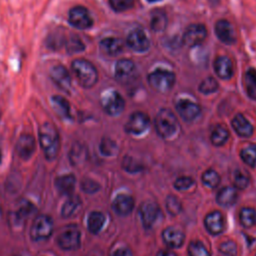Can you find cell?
Wrapping results in <instances>:
<instances>
[{"mask_svg": "<svg viewBox=\"0 0 256 256\" xmlns=\"http://www.w3.org/2000/svg\"><path fill=\"white\" fill-rule=\"evenodd\" d=\"M39 142L47 160H54L59 151V134L51 123H45L39 128Z\"/></svg>", "mask_w": 256, "mask_h": 256, "instance_id": "cell-1", "label": "cell"}, {"mask_svg": "<svg viewBox=\"0 0 256 256\" xmlns=\"http://www.w3.org/2000/svg\"><path fill=\"white\" fill-rule=\"evenodd\" d=\"M71 68L78 83L84 88L93 87L98 81V72L95 66L88 60L77 58L72 61Z\"/></svg>", "mask_w": 256, "mask_h": 256, "instance_id": "cell-2", "label": "cell"}, {"mask_svg": "<svg viewBox=\"0 0 256 256\" xmlns=\"http://www.w3.org/2000/svg\"><path fill=\"white\" fill-rule=\"evenodd\" d=\"M155 128L162 138H171L178 129L176 116L167 108L161 109L155 118Z\"/></svg>", "mask_w": 256, "mask_h": 256, "instance_id": "cell-3", "label": "cell"}, {"mask_svg": "<svg viewBox=\"0 0 256 256\" xmlns=\"http://www.w3.org/2000/svg\"><path fill=\"white\" fill-rule=\"evenodd\" d=\"M148 82L150 86L158 92L169 91L175 83L174 73L165 69H156L148 75Z\"/></svg>", "mask_w": 256, "mask_h": 256, "instance_id": "cell-4", "label": "cell"}, {"mask_svg": "<svg viewBox=\"0 0 256 256\" xmlns=\"http://www.w3.org/2000/svg\"><path fill=\"white\" fill-rule=\"evenodd\" d=\"M53 232V221L47 215L38 216L31 227V239L35 242L46 241Z\"/></svg>", "mask_w": 256, "mask_h": 256, "instance_id": "cell-5", "label": "cell"}, {"mask_svg": "<svg viewBox=\"0 0 256 256\" xmlns=\"http://www.w3.org/2000/svg\"><path fill=\"white\" fill-rule=\"evenodd\" d=\"M68 22L74 28L84 30L93 25V18L87 8L83 6H75L69 11Z\"/></svg>", "mask_w": 256, "mask_h": 256, "instance_id": "cell-6", "label": "cell"}, {"mask_svg": "<svg viewBox=\"0 0 256 256\" xmlns=\"http://www.w3.org/2000/svg\"><path fill=\"white\" fill-rule=\"evenodd\" d=\"M101 104L105 112L111 116H117L122 113L125 107V101L123 97L114 90L107 91L103 94Z\"/></svg>", "mask_w": 256, "mask_h": 256, "instance_id": "cell-7", "label": "cell"}, {"mask_svg": "<svg viewBox=\"0 0 256 256\" xmlns=\"http://www.w3.org/2000/svg\"><path fill=\"white\" fill-rule=\"evenodd\" d=\"M59 247L66 251L76 250L80 247L81 234L76 227H71L61 232L57 237Z\"/></svg>", "mask_w": 256, "mask_h": 256, "instance_id": "cell-8", "label": "cell"}, {"mask_svg": "<svg viewBox=\"0 0 256 256\" xmlns=\"http://www.w3.org/2000/svg\"><path fill=\"white\" fill-rule=\"evenodd\" d=\"M207 37V29L203 24L189 25L183 34V43L188 47H194L201 44Z\"/></svg>", "mask_w": 256, "mask_h": 256, "instance_id": "cell-9", "label": "cell"}, {"mask_svg": "<svg viewBox=\"0 0 256 256\" xmlns=\"http://www.w3.org/2000/svg\"><path fill=\"white\" fill-rule=\"evenodd\" d=\"M150 126L149 117L143 112H134L129 117L126 125L125 130L129 134L133 135H140L147 131Z\"/></svg>", "mask_w": 256, "mask_h": 256, "instance_id": "cell-10", "label": "cell"}, {"mask_svg": "<svg viewBox=\"0 0 256 256\" xmlns=\"http://www.w3.org/2000/svg\"><path fill=\"white\" fill-rule=\"evenodd\" d=\"M160 209L157 203L148 200L141 204L139 208V215L142 220V224L146 229H150L158 218Z\"/></svg>", "mask_w": 256, "mask_h": 256, "instance_id": "cell-11", "label": "cell"}, {"mask_svg": "<svg viewBox=\"0 0 256 256\" xmlns=\"http://www.w3.org/2000/svg\"><path fill=\"white\" fill-rule=\"evenodd\" d=\"M127 45L136 52H145L150 47V40L142 29H134L127 36Z\"/></svg>", "mask_w": 256, "mask_h": 256, "instance_id": "cell-12", "label": "cell"}, {"mask_svg": "<svg viewBox=\"0 0 256 256\" xmlns=\"http://www.w3.org/2000/svg\"><path fill=\"white\" fill-rule=\"evenodd\" d=\"M215 34L221 42L227 45H231L236 42L235 29L232 24L226 19H221L217 21L215 25Z\"/></svg>", "mask_w": 256, "mask_h": 256, "instance_id": "cell-13", "label": "cell"}, {"mask_svg": "<svg viewBox=\"0 0 256 256\" xmlns=\"http://www.w3.org/2000/svg\"><path fill=\"white\" fill-rule=\"evenodd\" d=\"M135 74V65L129 59H120L115 65V78L121 83L132 80Z\"/></svg>", "mask_w": 256, "mask_h": 256, "instance_id": "cell-14", "label": "cell"}, {"mask_svg": "<svg viewBox=\"0 0 256 256\" xmlns=\"http://www.w3.org/2000/svg\"><path fill=\"white\" fill-rule=\"evenodd\" d=\"M52 81L63 91L69 92L71 88V77L68 70L62 65H56L50 70Z\"/></svg>", "mask_w": 256, "mask_h": 256, "instance_id": "cell-15", "label": "cell"}, {"mask_svg": "<svg viewBox=\"0 0 256 256\" xmlns=\"http://www.w3.org/2000/svg\"><path fill=\"white\" fill-rule=\"evenodd\" d=\"M35 140L30 134H22L16 144V152L21 159L28 160L35 152Z\"/></svg>", "mask_w": 256, "mask_h": 256, "instance_id": "cell-16", "label": "cell"}, {"mask_svg": "<svg viewBox=\"0 0 256 256\" xmlns=\"http://www.w3.org/2000/svg\"><path fill=\"white\" fill-rule=\"evenodd\" d=\"M176 110L185 121L194 120L200 114L201 111L199 105L187 99L179 100L178 103L176 104Z\"/></svg>", "mask_w": 256, "mask_h": 256, "instance_id": "cell-17", "label": "cell"}, {"mask_svg": "<svg viewBox=\"0 0 256 256\" xmlns=\"http://www.w3.org/2000/svg\"><path fill=\"white\" fill-rule=\"evenodd\" d=\"M100 50L108 56H116L123 51L124 44L121 39L115 37L104 38L100 42Z\"/></svg>", "mask_w": 256, "mask_h": 256, "instance_id": "cell-18", "label": "cell"}, {"mask_svg": "<svg viewBox=\"0 0 256 256\" xmlns=\"http://www.w3.org/2000/svg\"><path fill=\"white\" fill-rule=\"evenodd\" d=\"M214 69L218 77L221 79L227 80L230 79L233 75V63L230 58L226 56H220L218 57L214 62Z\"/></svg>", "mask_w": 256, "mask_h": 256, "instance_id": "cell-19", "label": "cell"}, {"mask_svg": "<svg viewBox=\"0 0 256 256\" xmlns=\"http://www.w3.org/2000/svg\"><path fill=\"white\" fill-rule=\"evenodd\" d=\"M133 207L134 200L127 194H120L113 201V209L120 216H126L130 214Z\"/></svg>", "mask_w": 256, "mask_h": 256, "instance_id": "cell-20", "label": "cell"}, {"mask_svg": "<svg viewBox=\"0 0 256 256\" xmlns=\"http://www.w3.org/2000/svg\"><path fill=\"white\" fill-rule=\"evenodd\" d=\"M163 240L166 243V245H168L169 247L172 248H178L180 247L185 239L184 233L175 228V227H168L163 231Z\"/></svg>", "mask_w": 256, "mask_h": 256, "instance_id": "cell-21", "label": "cell"}, {"mask_svg": "<svg viewBox=\"0 0 256 256\" xmlns=\"http://www.w3.org/2000/svg\"><path fill=\"white\" fill-rule=\"evenodd\" d=\"M204 223H205V226H206L207 230L213 235L220 234L223 231V227H224L223 216L218 211H214L212 213H209L205 217Z\"/></svg>", "mask_w": 256, "mask_h": 256, "instance_id": "cell-22", "label": "cell"}, {"mask_svg": "<svg viewBox=\"0 0 256 256\" xmlns=\"http://www.w3.org/2000/svg\"><path fill=\"white\" fill-rule=\"evenodd\" d=\"M76 184L75 176L72 174L62 175L56 178L55 180V186L57 191L62 195H72V192L74 191Z\"/></svg>", "mask_w": 256, "mask_h": 256, "instance_id": "cell-23", "label": "cell"}, {"mask_svg": "<svg viewBox=\"0 0 256 256\" xmlns=\"http://www.w3.org/2000/svg\"><path fill=\"white\" fill-rule=\"evenodd\" d=\"M232 127L236 131V133L242 137H250L253 133L252 125L242 114H237L233 118Z\"/></svg>", "mask_w": 256, "mask_h": 256, "instance_id": "cell-24", "label": "cell"}, {"mask_svg": "<svg viewBox=\"0 0 256 256\" xmlns=\"http://www.w3.org/2000/svg\"><path fill=\"white\" fill-rule=\"evenodd\" d=\"M51 103L54 111L63 119L71 118L70 113V104L69 102L60 95H54L51 98Z\"/></svg>", "mask_w": 256, "mask_h": 256, "instance_id": "cell-25", "label": "cell"}, {"mask_svg": "<svg viewBox=\"0 0 256 256\" xmlns=\"http://www.w3.org/2000/svg\"><path fill=\"white\" fill-rule=\"evenodd\" d=\"M237 199L236 190L232 187H223L217 194V202L219 205L223 207L232 206Z\"/></svg>", "mask_w": 256, "mask_h": 256, "instance_id": "cell-26", "label": "cell"}, {"mask_svg": "<svg viewBox=\"0 0 256 256\" xmlns=\"http://www.w3.org/2000/svg\"><path fill=\"white\" fill-rule=\"evenodd\" d=\"M105 216L103 213L99 212V211H93L89 214L88 216V220H87V226H88V229L89 231L92 233V234H98L104 224H105Z\"/></svg>", "mask_w": 256, "mask_h": 256, "instance_id": "cell-27", "label": "cell"}, {"mask_svg": "<svg viewBox=\"0 0 256 256\" xmlns=\"http://www.w3.org/2000/svg\"><path fill=\"white\" fill-rule=\"evenodd\" d=\"M80 205H81L80 198L78 196L70 195L62 206L61 215L63 217H70L71 215H73L78 210Z\"/></svg>", "mask_w": 256, "mask_h": 256, "instance_id": "cell-28", "label": "cell"}, {"mask_svg": "<svg viewBox=\"0 0 256 256\" xmlns=\"http://www.w3.org/2000/svg\"><path fill=\"white\" fill-rule=\"evenodd\" d=\"M228 137H229V133L224 127L220 125H216L213 127L211 131V137H210L213 145L215 146L223 145L228 140Z\"/></svg>", "mask_w": 256, "mask_h": 256, "instance_id": "cell-29", "label": "cell"}, {"mask_svg": "<svg viewBox=\"0 0 256 256\" xmlns=\"http://www.w3.org/2000/svg\"><path fill=\"white\" fill-rule=\"evenodd\" d=\"M240 222L246 227H252L256 224V210L250 207H245L240 211Z\"/></svg>", "mask_w": 256, "mask_h": 256, "instance_id": "cell-30", "label": "cell"}, {"mask_svg": "<svg viewBox=\"0 0 256 256\" xmlns=\"http://www.w3.org/2000/svg\"><path fill=\"white\" fill-rule=\"evenodd\" d=\"M245 86L249 96L256 99V70L249 69L245 75Z\"/></svg>", "mask_w": 256, "mask_h": 256, "instance_id": "cell-31", "label": "cell"}, {"mask_svg": "<svg viewBox=\"0 0 256 256\" xmlns=\"http://www.w3.org/2000/svg\"><path fill=\"white\" fill-rule=\"evenodd\" d=\"M86 156H87V152L85 147L78 144L76 146H73V148L71 149L69 158L73 165H78L86 159Z\"/></svg>", "mask_w": 256, "mask_h": 256, "instance_id": "cell-32", "label": "cell"}, {"mask_svg": "<svg viewBox=\"0 0 256 256\" xmlns=\"http://www.w3.org/2000/svg\"><path fill=\"white\" fill-rule=\"evenodd\" d=\"M167 25V17L164 12L162 11H157L151 19V28L152 30L159 32L162 31L166 28Z\"/></svg>", "mask_w": 256, "mask_h": 256, "instance_id": "cell-33", "label": "cell"}, {"mask_svg": "<svg viewBox=\"0 0 256 256\" xmlns=\"http://www.w3.org/2000/svg\"><path fill=\"white\" fill-rule=\"evenodd\" d=\"M202 181L205 186L209 188H215L220 183V177L216 171L209 169L203 173Z\"/></svg>", "mask_w": 256, "mask_h": 256, "instance_id": "cell-34", "label": "cell"}, {"mask_svg": "<svg viewBox=\"0 0 256 256\" xmlns=\"http://www.w3.org/2000/svg\"><path fill=\"white\" fill-rule=\"evenodd\" d=\"M100 152L105 156H113L118 152L117 144L110 138H103L100 143Z\"/></svg>", "mask_w": 256, "mask_h": 256, "instance_id": "cell-35", "label": "cell"}, {"mask_svg": "<svg viewBox=\"0 0 256 256\" xmlns=\"http://www.w3.org/2000/svg\"><path fill=\"white\" fill-rule=\"evenodd\" d=\"M242 160L249 166H255L256 164V145H249L241 151Z\"/></svg>", "mask_w": 256, "mask_h": 256, "instance_id": "cell-36", "label": "cell"}, {"mask_svg": "<svg viewBox=\"0 0 256 256\" xmlns=\"http://www.w3.org/2000/svg\"><path fill=\"white\" fill-rule=\"evenodd\" d=\"M234 185L238 188V189H245L248 184H249V175L246 171L238 169L234 172Z\"/></svg>", "mask_w": 256, "mask_h": 256, "instance_id": "cell-37", "label": "cell"}, {"mask_svg": "<svg viewBox=\"0 0 256 256\" xmlns=\"http://www.w3.org/2000/svg\"><path fill=\"white\" fill-rule=\"evenodd\" d=\"M136 0H109L110 7L116 12H124L131 9Z\"/></svg>", "mask_w": 256, "mask_h": 256, "instance_id": "cell-38", "label": "cell"}, {"mask_svg": "<svg viewBox=\"0 0 256 256\" xmlns=\"http://www.w3.org/2000/svg\"><path fill=\"white\" fill-rule=\"evenodd\" d=\"M218 89V82L213 77L205 78L199 85V91L203 94H211Z\"/></svg>", "mask_w": 256, "mask_h": 256, "instance_id": "cell-39", "label": "cell"}, {"mask_svg": "<svg viewBox=\"0 0 256 256\" xmlns=\"http://www.w3.org/2000/svg\"><path fill=\"white\" fill-rule=\"evenodd\" d=\"M188 254L189 256H210V253L205 248V246L199 242H191L188 246Z\"/></svg>", "mask_w": 256, "mask_h": 256, "instance_id": "cell-40", "label": "cell"}, {"mask_svg": "<svg viewBox=\"0 0 256 256\" xmlns=\"http://www.w3.org/2000/svg\"><path fill=\"white\" fill-rule=\"evenodd\" d=\"M166 209L171 215H177L180 213L182 206L179 199L174 195H169L166 198Z\"/></svg>", "mask_w": 256, "mask_h": 256, "instance_id": "cell-41", "label": "cell"}, {"mask_svg": "<svg viewBox=\"0 0 256 256\" xmlns=\"http://www.w3.org/2000/svg\"><path fill=\"white\" fill-rule=\"evenodd\" d=\"M85 48L84 44L82 43L81 39H79L78 37L76 36H73L71 37L67 43H66V49L68 51V53H71V54H74V53H78V52H81L83 51Z\"/></svg>", "mask_w": 256, "mask_h": 256, "instance_id": "cell-42", "label": "cell"}, {"mask_svg": "<svg viewBox=\"0 0 256 256\" xmlns=\"http://www.w3.org/2000/svg\"><path fill=\"white\" fill-rule=\"evenodd\" d=\"M122 167L129 173H136L141 170V165L129 156H126L123 158Z\"/></svg>", "mask_w": 256, "mask_h": 256, "instance_id": "cell-43", "label": "cell"}, {"mask_svg": "<svg viewBox=\"0 0 256 256\" xmlns=\"http://www.w3.org/2000/svg\"><path fill=\"white\" fill-rule=\"evenodd\" d=\"M194 185V180L191 177L182 176L175 180L174 187L178 190H188Z\"/></svg>", "mask_w": 256, "mask_h": 256, "instance_id": "cell-44", "label": "cell"}, {"mask_svg": "<svg viewBox=\"0 0 256 256\" xmlns=\"http://www.w3.org/2000/svg\"><path fill=\"white\" fill-rule=\"evenodd\" d=\"M219 250L222 254H224L226 256H236V254H237V247L233 241L223 242L220 245Z\"/></svg>", "mask_w": 256, "mask_h": 256, "instance_id": "cell-45", "label": "cell"}, {"mask_svg": "<svg viewBox=\"0 0 256 256\" xmlns=\"http://www.w3.org/2000/svg\"><path fill=\"white\" fill-rule=\"evenodd\" d=\"M81 186H82L83 191L86 192V193H95L96 191L99 190V185L91 179L83 180Z\"/></svg>", "mask_w": 256, "mask_h": 256, "instance_id": "cell-46", "label": "cell"}, {"mask_svg": "<svg viewBox=\"0 0 256 256\" xmlns=\"http://www.w3.org/2000/svg\"><path fill=\"white\" fill-rule=\"evenodd\" d=\"M24 204V203H23ZM33 211V206L31 203H25L24 205L21 206V208L17 211L16 215L18 219H25L29 214H31V212Z\"/></svg>", "mask_w": 256, "mask_h": 256, "instance_id": "cell-47", "label": "cell"}, {"mask_svg": "<svg viewBox=\"0 0 256 256\" xmlns=\"http://www.w3.org/2000/svg\"><path fill=\"white\" fill-rule=\"evenodd\" d=\"M111 256H132V253L128 248L121 247V248L117 249L116 251H114Z\"/></svg>", "mask_w": 256, "mask_h": 256, "instance_id": "cell-48", "label": "cell"}, {"mask_svg": "<svg viewBox=\"0 0 256 256\" xmlns=\"http://www.w3.org/2000/svg\"><path fill=\"white\" fill-rule=\"evenodd\" d=\"M157 256H176V254L168 250H161L158 252Z\"/></svg>", "mask_w": 256, "mask_h": 256, "instance_id": "cell-49", "label": "cell"}, {"mask_svg": "<svg viewBox=\"0 0 256 256\" xmlns=\"http://www.w3.org/2000/svg\"><path fill=\"white\" fill-rule=\"evenodd\" d=\"M149 2H156V1H160V0H147Z\"/></svg>", "mask_w": 256, "mask_h": 256, "instance_id": "cell-50", "label": "cell"}, {"mask_svg": "<svg viewBox=\"0 0 256 256\" xmlns=\"http://www.w3.org/2000/svg\"><path fill=\"white\" fill-rule=\"evenodd\" d=\"M1 214H2V213H1V209H0V217H1Z\"/></svg>", "mask_w": 256, "mask_h": 256, "instance_id": "cell-51", "label": "cell"}]
</instances>
